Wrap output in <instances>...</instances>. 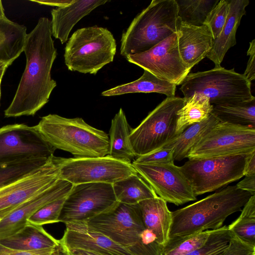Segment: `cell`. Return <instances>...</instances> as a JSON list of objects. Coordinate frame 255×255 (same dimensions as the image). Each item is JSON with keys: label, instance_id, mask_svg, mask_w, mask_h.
Instances as JSON below:
<instances>
[{"label": "cell", "instance_id": "7402d4cb", "mask_svg": "<svg viewBox=\"0 0 255 255\" xmlns=\"http://www.w3.org/2000/svg\"><path fill=\"white\" fill-rule=\"evenodd\" d=\"M166 203L157 196L138 203L145 228L154 234L158 243L163 247L169 240L172 221L171 212Z\"/></svg>", "mask_w": 255, "mask_h": 255}, {"label": "cell", "instance_id": "e0dca14e", "mask_svg": "<svg viewBox=\"0 0 255 255\" xmlns=\"http://www.w3.org/2000/svg\"><path fill=\"white\" fill-rule=\"evenodd\" d=\"M73 184L59 179L53 185L34 195L0 221V239L12 235L22 229L27 220L45 205L67 196Z\"/></svg>", "mask_w": 255, "mask_h": 255}, {"label": "cell", "instance_id": "74e56055", "mask_svg": "<svg viewBox=\"0 0 255 255\" xmlns=\"http://www.w3.org/2000/svg\"><path fill=\"white\" fill-rule=\"evenodd\" d=\"M174 147L164 146L145 155L137 157L134 163L144 164L174 163Z\"/></svg>", "mask_w": 255, "mask_h": 255}, {"label": "cell", "instance_id": "30bf717a", "mask_svg": "<svg viewBox=\"0 0 255 255\" xmlns=\"http://www.w3.org/2000/svg\"><path fill=\"white\" fill-rule=\"evenodd\" d=\"M58 166L59 179L73 185L94 182L113 184L137 173L131 162L109 155L97 157H58Z\"/></svg>", "mask_w": 255, "mask_h": 255}, {"label": "cell", "instance_id": "4dcf8cb0", "mask_svg": "<svg viewBox=\"0 0 255 255\" xmlns=\"http://www.w3.org/2000/svg\"><path fill=\"white\" fill-rule=\"evenodd\" d=\"M181 22L194 26L203 25L219 0H175Z\"/></svg>", "mask_w": 255, "mask_h": 255}, {"label": "cell", "instance_id": "f6af8a7d", "mask_svg": "<svg viewBox=\"0 0 255 255\" xmlns=\"http://www.w3.org/2000/svg\"><path fill=\"white\" fill-rule=\"evenodd\" d=\"M63 248V247H62ZM67 255H102L99 253L81 249H67L63 248Z\"/></svg>", "mask_w": 255, "mask_h": 255}, {"label": "cell", "instance_id": "4fadbf2b", "mask_svg": "<svg viewBox=\"0 0 255 255\" xmlns=\"http://www.w3.org/2000/svg\"><path fill=\"white\" fill-rule=\"evenodd\" d=\"M126 58L129 62L176 86L182 83L191 70L180 56L178 32L147 51Z\"/></svg>", "mask_w": 255, "mask_h": 255}, {"label": "cell", "instance_id": "ba28073f", "mask_svg": "<svg viewBox=\"0 0 255 255\" xmlns=\"http://www.w3.org/2000/svg\"><path fill=\"white\" fill-rule=\"evenodd\" d=\"M184 103V98L167 97L132 129L129 139L136 157L160 148L179 136L177 113Z\"/></svg>", "mask_w": 255, "mask_h": 255}, {"label": "cell", "instance_id": "ffe728a7", "mask_svg": "<svg viewBox=\"0 0 255 255\" xmlns=\"http://www.w3.org/2000/svg\"><path fill=\"white\" fill-rule=\"evenodd\" d=\"M109 0H74L70 4L51 10V34L62 44L68 39L69 34L75 24L98 6Z\"/></svg>", "mask_w": 255, "mask_h": 255}, {"label": "cell", "instance_id": "8992f818", "mask_svg": "<svg viewBox=\"0 0 255 255\" xmlns=\"http://www.w3.org/2000/svg\"><path fill=\"white\" fill-rule=\"evenodd\" d=\"M117 44L107 28L97 25L76 30L66 43L64 62L69 70L96 74L113 62Z\"/></svg>", "mask_w": 255, "mask_h": 255}, {"label": "cell", "instance_id": "9a60e30c", "mask_svg": "<svg viewBox=\"0 0 255 255\" xmlns=\"http://www.w3.org/2000/svg\"><path fill=\"white\" fill-rule=\"evenodd\" d=\"M59 179L58 157L53 155L42 166L0 187V218L2 219L6 217Z\"/></svg>", "mask_w": 255, "mask_h": 255}, {"label": "cell", "instance_id": "4316f807", "mask_svg": "<svg viewBox=\"0 0 255 255\" xmlns=\"http://www.w3.org/2000/svg\"><path fill=\"white\" fill-rule=\"evenodd\" d=\"M183 106L177 112L176 133L179 135L189 127L208 118L213 106L208 97L195 93L185 100Z\"/></svg>", "mask_w": 255, "mask_h": 255}, {"label": "cell", "instance_id": "f546056e", "mask_svg": "<svg viewBox=\"0 0 255 255\" xmlns=\"http://www.w3.org/2000/svg\"><path fill=\"white\" fill-rule=\"evenodd\" d=\"M212 113L221 122L255 128V99L213 106Z\"/></svg>", "mask_w": 255, "mask_h": 255}, {"label": "cell", "instance_id": "6da1fadb", "mask_svg": "<svg viewBox=\"0 0 255 255\" xmlns=\"http://www.w3.org/2000/svg\"><path fill=\"white\" fill-rule=\"evenodd\" d=\"M52 36L51 21L45 17L27 34L23 50L25 68L5 117L33 116L48 102L57 85L51 75L57 55Z\"/></svg>", "mask_w": 255, "mask_h": 255}, {"label": "cell", "instance_id": "603a6c76", "mask_svg": "<svg viewBox=\"0 0 255 255\" xmlns=\"http://www.w3.org/2000/svg\"><path fill=\"white\" fill-rule=\"evenodd\" d=\"M0 244L13 249L35 251L61 246L58 240L47 233L42 226L27 223L17 232L0 239Z\"/></svg>", "mask_w": 255, "mask_h": 255}, {"label": "cell", "instance_id": "836d02e7", "mask_svg": "<svg viewBox=\"0 0 255 255\" xmlns=\"http://www.w3.org/2000/svg\"><path fill=\"white\" fill-rule=\"evenodd\" d=\"M214 230H207L188 237L169 239L161 255H186L202 247Z\"/></svg>", "mask_w": 255, "mask_h": 255}, {"label": "cell", "instance_id": "d4e9b609", "mask_svg": "<svg viewBox=\"0 0 255 255\" xmlns=\"http://www.w3.org/2000/svg\"><path fill=\"white\" fill-rule=\"evenodd\" d=\"M26 27L8 19L0 20V62L11 65L23 52Z\"/></svg>", "mask_w": 255, "mask_h": 255}, {"label": "cell", "instance_id": "484cf974", "mask_svg": "<svg viewBox=\"0 0 255 255\" xmlns=\"http://www.w3.org/2000/svg\"><path fill=\"white\" fill-rule=\"evenodd\" d=\"M176 90L175 85L160 79L144 70L142 75L138 79L104 91L102 95L109 97L128 93H157L164 94L167 97H173L175 96Z\"/></svg>", "mask_w": 255, "mask_h": 255}, {"label": "cell", "instance_id": "5b68a950", "mask_svg": "<svg viewBox=\"0 0 255 255\" xmlns=\"http://www.w3.org/2000/svg\"><path fill=\"white\" fill-rule=\"evenodd\" d=\"M76 223L105 236L134 255H161L163 246L146 245L141 241L140 234L145 228L138 204L119 202L106 213L86 222Z\"/></svg>", "mask_w": 255, "mask_h": 255}, {"label": "cell", "instance_id": "ab89813d", "mask_svg": "<svg viewBox=\"0 0 255 255\" xmlns=\"http://www.w3.org/2000/svg\"><path fill=\"white\" fill-rule=\"evenodd\" d=\"M0 255H67L62 246L52 249L23 251L6 247L0 244Z\"/></svg>", "mask_w": 255, "mask_h": 255}, {"label": "cell", "instance_id": "2e32d148", "mask_svg": "<svg viewBox=\"0 0 255 255\" xmlns=\"http://www.w3.org/2000/svg\"><path fill=\"white\" fill-rule=\"evenodd\" d=\"M132 164L156 195L166 202L178 206L197 199L180 166L174 163L144 164L133 162Z\"/></svg>", "mask_w": 255, "mask_h": 255}, {"label": "cell", "instance_id": "44dd1931", "mask_svg": "<svg viewBox=\"0 0 255 255\" xmlns=\"http://www.w3.org/2000/svg\"><path fill=\"white\" fill-rule=\"evenodd\" d=\"M249 3V0H230L226 22L219 35L214 39L212 47L206 56L213 62L215 67L221 66L226 53L236 45L237 30Z\"/></svg>", "mask_w": 255, "mask_h": 255}, {"label": "cell", "instance_id": "5bb4252c", "mask_svg": "<svg viewBox=\"0 0 255 255\" xmlns=\"http://www.w3.org/2000/svg\"><path fill=\"white\" fill-rule=\"evenodd\" d=\"M55 149L36 126L15 124L0 128V164L30 158L48 159Z\"/></svg>", "mask_w": 255, "mask_h": 255}, {"label": "cell", "instance_id": "7c38bea8", "mask_svg": "<svg viewBox=\"0 0 255 255\" xmlns=\"http://www.w3.org/2000/svg\"><path fill=\"white\" fill-rule=\"evenodd\" d=\"M118 203L111 184L73 185L64 203L59 222H85L111 210Z\"/></svg>", "mask_w": 255, "mask_h": 255}, {"label": "cell", "instance_id": "e575fe53", "mask_svg": "<svg viewBox=\"0 0 255 255\" xmlns=\"http://www.w3.org/2000/svg\"><path fill=\"white\" fill-rule=\"evenodd\" d=\"M232 236L228 226H224L214 230L202 247L186 255H221L228 247Z\"/></svg>", "mask_w": 255, "mask_h": 255}, {"label": "cell", "instance_id": "bcb514c9", "mask_svg": "<svg viewBox=\"0 0 255 255\" xmlns=\"http://www.w3.org/2000/svg\"><path fill=\"white\" fill-rule=\"evenodd\" d=\"M10 65L9 64L5 62H0V82L4 75L5 70Z\"/></svg>", "mask_w": 255, "mask_h": 255}, {"label": "cell", "instance_id": "3957f363", "mask_svg": "<svg viewBox=\"0 0 255 255\" xmlns=\"http://www.w3.org/2000/svg\"><path fill=\"white\" fill-rule=\"evenodd\" d=\"M36 127L55 149L69 152L74 157H102L109 154L108 134L81 118L49 114L42 117Z\"/></svg>", "mask_w": 255, "mask_h": 255}, {"label": "cell", "instance_id": "f35d334b", "mask_svg": "<svg viewBox=\"0 0 255 255\" xmlns=\"http://www.w3.org/2000/svg\"><path fill=\"white\" fill-rule=\"evenodd\" d=\"M221 255H255V246L241 241L232 234L228 247Z\"/></svg>", "mask_w": 255, "mask_h": 255}, {"label": "cell", "instance_id": "c3c4849f", "mask_svg": "<svg viewBox=\"0 0 255 255\" xmlns=\"http://www.w3.org/2000/svg\"><path fill=\"white\" fill-rule=\"evenodd\" d=\"M0 86H1V82H0V97H1V90H0L1 87H0Z\"/></svg>", "mask_w": 255, "mask_h": 255}, {"label": "cell", "instance_id": "8d00e7d4", "mask_svg": "<svg viewBox=\"0 0 255 255\" xmlns=\"http://www.w3.org/2000/svg\"><path fill=\"white\" fill-rule=\"evenodd\" d=\"M230 0H221L209 13L204 24L210 28L214 39L218 37L226 22Z\"/></svg>", "mask_w": 255, "mask_h": 255}, {"label": "cell", "instance_id": "277c9868", "mask_svg": "<svg viewBox=\"0 0 255 255\" xmlns=\"http://www.w3.org/2000/svg\"><path fill=\"white\" fill-rule=\"evenodd\" d=\"M181 22L175 0H152L123 33L121 55L126 57L149 50L177 32Z\"/></svg>", "mask_w": 255, "mask_h": 255}, {"label": "cell", "instance_id": "cb8c5ba5", "mask_svg": "<svg viewBox=\"0 0 255 255\" xmlns=\"http://www.w3.org/2000/svg\"><path fill=\"white\" fill-rule=\"evenodd\" d=\"M132 129L123 110L120 108L112 120L109 131L108 155L115 159L128 162H131L136 157L129 139Z\"/></svg>", "mask_w": 255, "mask_h": 255}, {"label": "cell", "instance_id": "7a4b0ae2", "mask_svg": "<svg viewBox=\"0 0 255 255\" xmlns=\"http://www.w3.org/2000/svg\"><path fill=\"white\" fill-rule=\"evenodd\" d=\"M252 195L229 186L204 199L171 212L169 239L183 238L222 227L230 215L241 211Z\"/></svg>", "mask_w": 255, "mask_h": 255}, {"label": "cell", "instance_id": "ee69618b", "mask_svg": "<svg viewBox=\"0 0 255 255\" xmlns=\"http://www.w3.org/2000/svg\"><path fill=\"white\" fill-rule=\"evenodd\" d=\"M74 0H31L40 4L55 6L57 7H63L71 3Z\"/></svg>", "mask_w": 255, "mask_h": 255}, {"label": "cell", "instance_id": "7bdbcfd3", "mask_svg": "<svg viewBox=\"0 0 255 255\" xmlns=\"http://www.w3.org/2000/svg\"><path fill=\"white\" fill-rule=\"evenodd\" d=\"M253 175H255V150L247 155L244 167V176Z\"/></svg>", "mask_w": 255, "mask_h": 255}, {"label": "cell", "instance_id": "681fc988", "mask_svg": "<svg viewBox=\"0 0 255 255\" xmlns=\"http://www.w3.org/2000/svg\"><path fill=\"white\" fill-rule=\"evenodd\" d=\"M1 219L0 218V221Z\"/></svg>", "mask_w": 255, "mask_h": 255}, {"label": "cell", "instance_id": "d6986e66", "mask_svg": "<svg viewBox=\"0 0 255 255\" xmlns=\"http://www.w3.org/2000/svg\"><path fill=\"white\" fill-rule=\"evenodd\" d=\"M213 40L206 25L194 26L181 22L178 31V49L183 61L190 69L206 57Z\"/></svg>", "mask_w": 255, "mask_h": 255}, {"label": "cell", "instance_id": "d590c367", "mask_svg": "<svg viewBox=\"0 0 255 255\" xmlns=\"http://www.w3.org/2000/svg\"><path fill=\"white\" fill-rule=\"evenodd\" d=\"M66 197L45 205L32 215L27 220V223L43 226L59 222V217Z\"/></svg>", "mask_w": 255, "mask_h": 255}, {"label": "cell", "instance_id": "f1b7e54d", "mask_svg": "<svg viewBox=\"0 0 255 255\" xmlns=\"http://www.w3.org/2000/svg\"><path fill=\"white\" fill-rule=\"evenodd\" d=\"M220 122L212 113L208 119L189 127L177 138L165 146H173L174 160L181 161L187 158L193 146Z\"/></svg>", "mask_w": 255, "mask_h": 255}, {"label": "cell", "instance_id": "7dc6e473", "mask_svg": "<svg viewBox=\"0 0 255 255\" xmlns=\"http://www.w3.org/2000/svg\"><path fill=\"white\" fill-rule=\"evenodd\" d=\"M4 10L1 1L0 0V20L5 17Z\"/></svg>", "mask_w": 255, "mask_h": 255}, {"label": "cell", "instance_id": "52a82bcc", "mask_svg": "<svg viewBox=\"0 0 255 255\" xmlns=\"http://www.w3.org/2000/svg\"><path fill=\"white\" fill-rule=\"evenodd\" d=\"M180 90L185 100L195 93L208 97L214 105L236 103L255 99L251 91V82L234 68L221 66L205 71L189 73Z\"/></svg>", "mask_w": 255, "mask_h": 255}, {"label": "cell", "instance_id": "8fae6325", "mask_svg": "<svg viewBox=\"0 0 255 255\" xmlns=\"http://www.w3.org/2000/svg\"><path fill=\"white\" fill-rule=\"evenodd\" d=\"M255 150V128L220 122L191 149L189 159L249 154Z\"/></svg>", "mask_w": 255, "mask_h": 255}, {"label": "cell", "instance_id": "ac0fdd59", "mask_svg": "<svg viewBox=\"0 0 255 255\" xmlns=\"http://www.w3.org/2000/svg\"><path fill=\"white\" fill-rule=\"evenodd\" d=\"M65 225L66 229L60 240L64 248L81 249L102 255H134L127 248L105 236L89 230L78 223H67Z\"/></svg>", "mask_w": 255, "mask_h": 255}, {"label": "cell", "instance_id": "d6a6232c", "mask_svg": "<svg viewBox=\"0 0 255 255\" xmlns=\"http://www.w3.org/2000/svg\"><path fill=\"white\" fill-rule=\"evenodd\" d=\"M48 159L30 158L9 163H0V187L16 181L42 166Z\"/></svg>", "mask_w": 255, "mask_h": 255}, {"label": "cell", "instance_id": "83f0119b", "mask_svg": "<svg viewBox=\"0 0 255 255\" xmlns=\"http://www.w3.org/2000/svg\"><path fill=\"white\" fill-rule=\"evenodd\" d=\"M119 202L137 204L143 200L157 197L150 185L137 173L112 184Z\"/></svg>", "mask_w": 255, "mask_h": 255}, {"label": "cell", "instance_id": "1f68e13d", "mask_svg": "<svg viewBox=\"0 0 255 255\" xmlns=\"http://www.w3.org/2000/svg\"><path fill=\"white\" fill-rule=\"evenodd\" d=\"M228 228L241 241L255 246V195L250 197L240 216Z\"/></svg>", "mask_w": 255, "mask_h": 255}, {"label": "cell", "instance_id": "60d3db41", "mask_svg": "<svg viewBox=\"0 0 255 255\" xmlns=\"http://www.w3.org/2000/svg\"><path fill=\"white\" fill-rule=\"evenodd\" d=\"M247 55L249 56V59L243 75L252 83L255 79V39H253L250 43Z\"/></svg>", "mask_w": 255, "mask_h": 255}, {"label": "cell", "instance_id": "9c48e42d", "mask_svg": "<svg viewBox=\"0 0 255 255\" xmlns=\"http://www.w3.org/2000/svg\"><path fill=\"white\" fill-rule=\"evenodd\" d=\"M247 154L189 159L180 168L197 197L215 191L244 176Z\"/></svg>", "mask_w": 255, "mask_h": 255}, {"label": "cell", "instance_id": "b9f144b4", "mask_svg": "<svg viewBox=\"0 0 255 255\" xmlns=\"http://www.w3.org/2000/svg\"><path fill=\"white\" fill-rule=\"evenodd\" d=\"M244 176L245 178L237 184L236 187L255 195V175Z\"/></svg>", "mask_w": 255, "mask_h": 255}]
</instances>
